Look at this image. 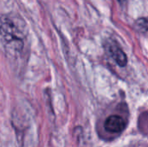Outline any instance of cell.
I'll use <instances>...</instances> for the list:
<instances>
[{"mask_svg": "<svg viewBox=\"0 0 148 147\" xmlns=\"http://www.w3.org/2000/svg\"><path fill=\"white\" fill-rule=\"evenodd\" d=\"M16 21L8 16L2 18V38L4 41L6 48H11L14 50H19L23 48V31Z\"/></svg>", "mask_w": 148, "mask_h": 147, "instance_id": "cell-1", "label": "cell"}, {"mask_svg": "<svg viewBox=\"0 0 148 147\" xmlns=\"http://www.w3.org/2000/svg\"><path fill=\"white\" fill-rule=\"evenodd\" d=\"M125 127L126 122L124 119L118 115L109 116L104 123L105 130L112 133H120L124 131Z\"/></svg>", "mask_w": 148, "mask_h": 147, "instance_id": "cell-2", "label": "cell"}, {"mask_svg": "<svg viewBox=\"0 0 148 147\" xmlns=\"http://www.w3.org/2000/svg\"><path fill=\"white\" fill-rule=\"evenodd\" d=\"M109 53L112 56V58L115 61V62L121 66V67H125L127 62V58L126 54L115 44H112L108 48Z\"/></svg>", "mask_w": 148, "mask_h": 147, "instance_id": "cell-3", "label": "cell"}, {"mask_svg": "<svg viewBox=\"0 0 148 147\" xmlns=\"http://www.w3.org/2000/svg\"><path fill=\"white\" fill-rule=\"evenodd\" d=\"M136 24L140 29L144 30H148V17H142L137 20Z\"/></svg>", "mask_w": 148, "mask_h": 147, "instance_id": "cell-4", "label": "cell"}, {"mask_svg": "<svg viewBox=\"0 0 148 147\" xmlns=\"http://www.w3.org/2000/svg\"><path fill=\"white\" fill-rule=\"evenodd\" d=\"M120 1H121V2H122V1H124V0H120Z\"/></svg>", "mask_w": 148, "mask_h": 147, "instance_id": "cell-5", "label": "cell"}]
</instances>
